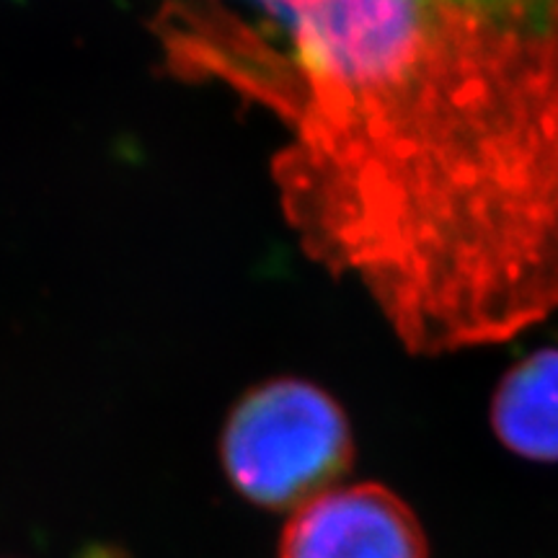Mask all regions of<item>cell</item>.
<instances>
[{
  "instance_id": "6da1fadb",
  "label": "cell",
  "mask_w": 558,
  "mask_h": 558,
  "mask_svg": "<svg viewBox=\"0 0 558 558\" xmlns=\"http://www.w3.org/2000/svg\"><path fill=\"white\" fill-rule=\"evenodd\" d=\"M220 456L243 497L267 509H300L339 486L354 445L344 409L300 378L267 380L230 411Z\"/></svg>"
},
{
  "instance_id": "277c9868",
  "label": "cell",
  "mask_w": 558,
  "mask_h": 558,
  "mask_svg": "<svg viewBox=\"0 0 558 558\" xmlns=\"http://www.w3.org/2000/svg\"><path fill=\"white\" fill-rule=\"evenodd\" d=\"M494 435L514 456L558 463V349L509 367L492 399Z\"/></svg>"
},
{
  "instance_id": "7a4b0ae2",
  "label": "cell",
  "mask_w": 558,
  "mask_h": 558,
  "mask_svg": "<svg viewBox=\"0 0 558 558\" xmlns=\"http://www.w3.org/2000/svg\"><path fill=\"white\" fill-rule=\"evenodd\" d=\"M396 65L445 78L558 68V0H367Z\"/></svg>"
},
{
  "instance_id": "3957f363",
  "label": "cell",
  "mask_w": 558,
  "mask_h": 558,
  "mask_svg": "<svg viewBox=\"0 0 558 558\" xmlns=\"http://www.w3.org/2000/svg\"><path fill=\"white\" fill-rule=\"evenodd\" d=\"M279 558H427V538L390 488L337 486L292 512Z\"/></svg>"
}]
</instances>
